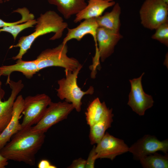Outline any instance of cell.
I'll return each instance as SVG.
<instances>
[{
    "label": "cell",
    "mask_w": 168,
    "mask_h": 168,
    "mask_svg": "<svg viewBox=\"0 0 168 168\" xmlns=\"http://www.w3.org/2000/svg\"><path fill=\"white\" fill-rule=\"evenodd\" d=\"M45 137L44 133L33 131L31 127L22 128L0 149V154L8 160L33 166L35 155L43 145Z\"/></svg>",
    "instance_id": "6da1fadb"
},
{
    "label": "cell",
    "mask_w": 168,
    "mask_h": 168,
    "mask_svg": "<svg viewBox=\"0 0 168 168\" xmlns=\"http://www.w3.org/2000/svg\"><path fill=\"white\" fill-rule=\"evenodd\" d=\"M36 24L33 33L21 37L16 45L11 47V48H20L19 53L12 58L13 59H21L35 39L41 35L54 32V35L50 40H54L60 38L64 30L68 26V23L64 21L62 17L53 11H49L41 14L37 19Z\"/></svg>",
    "instance_id": "7a4b0ae2"
},
{
    "label": "cell",
    "mask_w": 168,
    "mask_h": 168,
    "mask_svg": "<svg viewBox=\"0 0 168 168\" xmlns=\"http://www.w3.org/2000/svg\"><path fill=\"white\" fill-rule=\"evenodd\" d=\"M82 67L81 64L72 71H65L66 77L58 81V88L56 89L57 96L61 100L71 103L77 112L81 110L82 99L86 95H92L94 92L93 87L90 86L86 91L81 90L77 84L78 75Z\"/></svg>",
    "instance_id": "3957f363"
},
{
    "label": "cell",
    "mask_w": 168,
    "mask_h": 168,
    "mask_svg": "<svg viewBox=\"0 0 168 168\" xmlns=\"http://www.w3.org/2000/svg\"><path fill=\"white\" fill-rule=\"evenodd\" d=\"M67 44L62 43L52 49L43 51L35 60L39 70L50 67H59L65 68L64 71H72L81 64L76 58L67 55Z\"/></svg>",
    "instance_id": "277c9868"
},
{
    "label": "cell",
    "mask_w": 168,
    "mask_h": 168,
    "mask_svg": "<svg viewBox=\"0 0 168 168\" xmlns=\"http://www.w3.org/2000/svg\"><path fill=\"white\" fill-rule=\"evenodd\" d=\"M139 12L141 24L151 30L168 21V4L161 0H145Z\"/></svg>",
    "instance_id": "5b68a950"
},
{
    "label": "cell",
    "mask_w": 168,
    "mask_h": 168,
    "mask_svg": "<svg viewBox=\"0 0 168 168\" xmlns=\"http://www.w3.org/2000/svg\"><path fill=\"white\" fill-rule=\"evenodd\" d=\"M51 101L50 98L44 93L26 97L24 99L22 113L24 115L21 124L22 128L30 127L37 124Z\"/></svg>",
    "instance_id": "8992f818"
},
{
    "label": "cell",
    "mask_w": 168,
    "mask_h": 168,
    "mask_svg": "<svg viewBox=\"0 0 168 168\" xmlns=\"http://www.w3.org/2000/svg\"><path fill=\"white\" fill-rule=\"evenodd\" d=\"M74 109L72 104L66 101L53 102L51 101L41 119L31 130L34 132L45 133L52 126L67 118Z\"/></svg>",
    "instance_id": "52a82bcc"
},
{
    "label": "cell",
    "mask_w": 168,
    "mask_h": 168,
    "mask_svg": "<svg viewBox=\"0 0 168 168\" xmlns=\"http://www.w3.org/2000/svg\"><path fill=\"white\" fill-rule=\"evenodd\" d=\"M122 38L120 32L98 27L96 32V40L98 48L93 58V64L91 67L92 70H96L97 66L100 64V59L104 62L113 53L115 45Z\"/></svg>",
    "instance_id": "ba28073f"
},
{
    "label": "cell",
    "mask_w": 168,
    "mask_h": 168,
    "mask_svg": "<svg viewBox=\"0 0 168 168\" xmlns=\"http://www.w3.org/2000/svg\"><path fill=\"white\" fill-rule=\"evenodd\" d=\"M158 151L168 154V139L160 141L155 136L150 134L144 135L128 149V152L133 154L134 159L139 160L145 156Z\"/></svg>",
    "instance_id": "9c48e42d"
},
{
    "label": "cell",
    "mask_w": 168,
    "mask_h": 168,
    "mask_svg": "<svg viewBox=\"0 0 168 168\" xmlns=\"http://www.w3.org/2000/svg\"><path fill=\"white\" fill-rule=\"evenodd\" d=\"M144 74L138 78L129 80L131 90L128 105L140 116L143 115L146 110L152 107L154 102L152 96L146 94L143 90L141 81Z\"/></svg>",
    "instance_id": "30bf717a"
},
{
    "label": "cell",
    "mask_w": 168,
    "mask_h": 168,
    "mask_svg": "<svg viewBox=\"0 0 168 168\" xmlns=\"http://www.w3.org/2000/svg\"><path fill=\"white\" fill-rule=\"evenodd\" d=\"M95 147V158H108L111 160L116 156L128 152L129 147L121 139L115 138L108 132Z\"/></svg>",
    "instance_id": "8fae6325"
},
{
    "label": "cell",
    "mask_w": 168,
    "mask_h": 168,
    "mask_svg": "<svg viewBox=\"0 0 168 168\" xmlns=\"http://www.w3.org/2000/svg\"><path fill=\"white\" fill-rule=\"evenodd\" d=\"M12 89L10 96L8 99L2 101L4 91L0 90V130L2 132L10 122L12 116L14 102L19 93L24 87L21 80L15 82L10 81L9 83Z\"/></svg>",
    "instance_id": "7c38bea8"
},
{
    "label": "cell",
    "mask_w": 168,
    "mask_h": 168,
    "mask_svg": "<svg viewBox=\"0 0 168 168\" xmlns=\"http://www.w3.org/2000/svg\"><path fill=\"white\" fill-rule=\"evenodd\" d=\"M24 99L22 95L17 96L14 102L12 118L0 134V149L11 140V138L22 128L20 116L23 110Z\"/></svg>",
    "instance_id": "4fadbf2b"
},
{
    "label": "cell",
    "mask_w": 168,
    "mask_h": 168,
    "mask_svg": "<svg viewBox=\"0 0 168 168\" xmlns=\"http://www.w3.org/2000/svg\"><path fill=\"white\" fill-rule=\"evenodd\" d=\"M99 27L96 18H92L84 20L76 27L68 28V33L63 39L62 43L67 44L68 41L72 39L80 41L85 35L90 34L92 35L96 45V32Z\"/></svg>",
    "instance_id": "5bb4252c"
},
{
    "label": "cell",
    "mask_w": 168,
    "mask_h": 168,
    "mask_svg": "<svg viewBox=\"0 0 168 168\" xmlns=\"http://www.w3.org/2000/svg\"><path fill=\"white\" fill-rule=\"evenodd\" d=\"M88 2L86 6L76 15L74 23L100 16L106 9L113 6L116 3L114 0H88Z\"/></svg>",
    "instance_id": "9a60e30c"
},
{
    "label": "cell",
    "mask_w": 168,
    "mask_h": 168,
    "mask_svg": "<svg viewBox=\"0 0 168 168\" xmlns=\"http://www.w3.org/2000/svg\"><path fill=\"white\" fill-rule=\"evenodd\" d=\"M2 75L7 76V84L10 81V75L14 72H21L27 78L30 79L39 70L35 60L30 61H23L18 59L15 64L8 66L0 67Z\"/></svg>",
    "instance_id": "2e32d148"
},
{
    "label": "cell",
    "mask_w": 168,
    "mask_h": 168,
    "mask_svg": "<svg viewBox=\"0 0 168 168\" xmlns=\"http://www.w3.org/2000/svg\"><path fill=\"white\" fill-rule=\"evenodd\" d=\"M121 12V8L119 4L116 3L110 12H106L103 15L96 18L99 27L120 32Z\"/></svg>",
    "instance_id": "e0dca14e"
},
{
    "label": "cell",
    "mask_w": 168,
    "mask_h": 168,
    "mask_svg": "<svg viewBox=\"0 0 168 168\" xmlns=\"http://www.w3.org/2000/svg\"><path fill=\"white\" fill-rule=\"evenodd\" d=\"M112 109L107 113L97 123L90 127L89 138L91 145L97 144L104 135L106 130L111 127L114 114Z\"/></svg>",
    "instance_id": "ac0fdd59"
},
{
    "label": "cell",
    "mask_w": 168,
    "mask_h": 168,
    "mask_svg": "<svg viewBox=\"0 0 168 168\" xmlns=\"http://www.w3.org/2000/svg\"><path fill=\"white\" fill-rule=\"evenodd\" d=\"M51 4L57 6L59 11L65 19L76 15L87 5L85 0H48Z\"/></svg>",
    "instance_id": "d6986e66"
},
{
    "label": "cell",
    "mask_w": 168,
    "mask_h": 168,
    "mask_svg": "<svg viewBox=\"0 0 168 168\" xmlns=\"http://www.w3.org/2000/svg\"><path fill=\"white\" fill-rule=\"evenodd\" d=\"M109 109L105 102L101 103L98 98L93 100L89 105L85 112L87 123L90 127L98 121Z\"/></svg>",
    "instance_id": "ffe728a7"
},
{
    "label": "cell",
    "mask_w": 168,
    "mask_h": 168,
    "mask_svg": "<svg viewBox=\"0 0 168 168\" xmlns=\"http://www.w3.org/2000/svg\"><path fill=\"white\" fill-rule=\"evenodd\" d=\"M142 167L144 168H167L168 154L164 156L157 152L147 155L140 160Z\"/></svg>",
    "instance_id": "44dd1931"
},
{
    "label": "cell",
    "mask_w": 168,
    "mask_h": 168,
    "mask_svg": "<svg viewBox=\"0 0 168 168\" xmlns=\"http://www.w3.org/2000/svg\"><path fill=\"white\" fill-rule=\"evenodd\" d=\"M37 23V21L33 19L28 21L21 24H18L10 26H4L0 29V32L5 31L11 33L14 40L16 39L18 34L23 30L30 27H33Z\"/></svg>",
    "instance_id": "7402d4cb"
},
{
    "label": "cell",
    "mask_w": 168,
    "mask_h": 168,
    "mask_svg": "<svg viewBox=\"0 0 168 168\" xmlns=\"http://www.w3.org/2000/svg\"><path fill=\"white\" fill-rule=\"evenodd\" d=\"M155 30V32L152 35V39L159 41L168 47V21L161 25Z\"/></svg>",
    "instance_id": "603a6c76"
},
{
    "label": "cell",
    "mask_w": 168,
    "mask_h": 168,
    "mask_svg": "<svg viewBox=\"0 0 168 168\" xmlns=\"http://www.w3.org/2000/svg\"><path fill=\"white\" fill-rule=\"evenodd\" d=\"M17 12L21 15L22 18L20 20L14 22H7L0 19V28L19 24L30 20L34 19V15L30 13L29 10L26 7L19 8L17 10Z\"/></svg>",
    "instance_id": "cb8c5ba5"
},
{
    "label": "cell",
    "mask_w": 168,
    "mask_h": 168,
    "mask_svg": "<svg viewBox=\"0 0 168 168\" xmlns=\"http://www.w3.org/2000/svg\"><path fill=\"white\" fill-rule=\"evenodd\" d=\"M95 147V146H94L90 152L87 159L86 160L85 168H94L95 167V162L96 160L95 158L96 155Z\"/></svg>",
    "instance_id": "d4e9b609"
},
{
    "label": "cell",
    "mask_w": 168,
    "mask_h": 168,
    "mask_svg": "<svg viewBox=\"0 0 168 168\" xmlns=\"http://www.w3.org/2000/svg\"><path fill=\"white\" fill-rule=\"evenodd\" d=\"M86 161L82 158L73 161L71 164L68 168H85Z\"/></svg>",
    "instance_id": "484cf974"
},
{
    "label": "cell",
    "mask_w": 168,
    "mask_h": 168,
    "mask_svg": "<svg viewBox=\"0 0 168 168\" xmlns=\"http://www.w3.org/2000/svg\"><path fill=\"white\" fill-rule=\"evenodd\" d=\"M38 167L39 168H56L57 167L51 164L49 161L46 159L41 160L38 163Z\"/></svg>",
    "instance_id": "4316f807"
},
{
    "label": "cell",
    "mask_w": 168,
    "mask_h": 168,
    "mask_svg": "<svg viewBox=\"0 0 168 168\" xmlns=\"http://www.w3.org/2000/svg\"><path fill=\"white\" fill-rule=\"evenodd\" d=\"M8 160L0 154V168H5L8 165Z\"/></svg>",
    "instance_id": "83f0119b"
},
{
    "label": "cell",
    "mask_w": 168,
    "mask_h": 168,
    "mask_svg": "<svg viewBox=\"0 0 168 168\" xmlns=\"http://www.w3.org/2000/svg\"><path fill=\"white\" fill-rule=\"evenodd\" d=\"M2 72L0 69V77L2 75ZM1 82L0 81V90H1L2 89L1 88Z\"/></svg>",
    "instance_id": "f1b7e54d"
},
{
    "label": "cell",
    "mask_w": 168,
    "mask_h": 168,
    "mask_svg": "<svg viewBox=\"0 0 168 168\" xmlns=\"http://www.w3.org/2000/svg\"><path fill=\"white\" fill-rule=\"evenodd\" d=\"M166 3H167V4H168V0H161Z\"/></svg>",
    "instance_id": "f546056e"
},
{
    "label": "cell",
    "mask_w": 168,
    "mask_h": 168,
    "mask_svg": "<svg viewBox=\"0 0 168 168\" xmlns=\"http://www.w3.org/2000/svg\"><path fill=\"white\" fill-rule=\"evenodd\" d=\"M3 1L2 0H0V3H2V2Z\"/></svg>",
    "instance_id": "4dcf8cb0"
},
{
    "label": "cell",
    "mask_w": 168,
    "mask_h": 168,
    "mask_svg": "<svg viewBox=\"0 0 168 168\" xmlns=\"http://www.w3.org/2000/svg\"><path fill=\"white\" fill-rule=\"evenodd\" d=\"M1 133V131H0V133Z\"/></svg>",
    "instance_id": "1f68e13d"
}]
</instances>
